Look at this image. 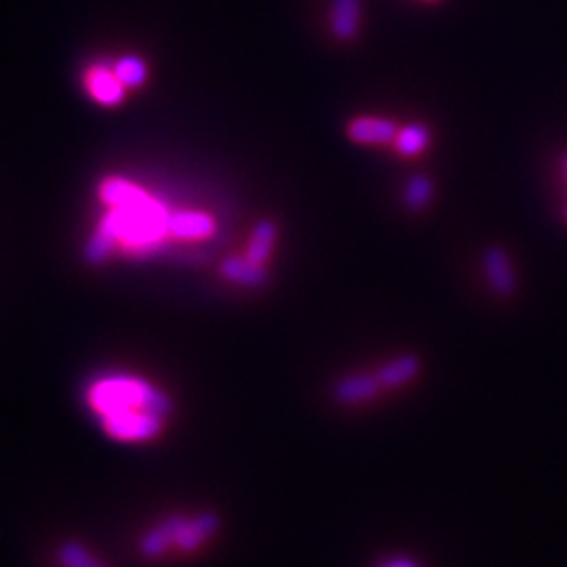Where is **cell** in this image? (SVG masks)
<instances>
[{"label": "cell", "instance_id": "6da1fadb", "mask_svg": "<svg viewBox=\"0 0 567 567\" xmlns=\"http://www.w3.org/2000/svg\"><path fill=\"white\" fill-rule=\"evenodd\" d=\"M87 404L99 418L124 412H147L166 418L173 408L171 399L162 389L131 374L97 378L87 391Z\"/></svg>", "mask_w": 567, "mask_h": 567}, {"label": "cell", "instance_id": "7a4b0ae2", "mask_svg": "<svg viewBox=\"0 0 567 567\" xmlns=\"http://www.w3.org/2000/svg\"><path fill=\"white\" fill-rule=\"evenodd\" d=\"M103 431L118 441L154 439L164 425V418L147 412H124L99 418Z\"/></svg>", "mask_w": 567, "mask_h": 567}, {"label": "cell", "instance_id": "3957f363", "mask_svg": "<svg viewBox=\"0 0 567 567\" xmlns=\"http://www.w3.org/2000/svg\"><path fill=\"white\" fill-rule=\"evenodd\" d=\"M84 87H87L89 95L105 105V108H114V105L124 101L126 89L122 87V82L116 78L114 70L110 66H91L84 74Z\"/></svg>", "mask_w": 567, "mask_h": 567}, {"label": "cell", "instance_id": "277c9868", "mask_svg": "<svg viewBox=\"0 0 567 567\" xmlns=\"http://www.w3.org/2000/svg\"><path fill=\"white\" fill-rule=\"evenodd\" d=\"M483 269H486V278L492 290L500 294V297H511L517 290L515 269L511 265L509 255L502 248L492 246L483 252Z\"/></svg>", "mask_w": 567, "mask_h": 567}, {"label": "cell", "instance_id": "5b68a950", "mask_svg": "<svg viewBox=\"0 0 567 567\" xmlns=\"http://www.w3.org/2000/svg\"><path fill=\"white\" fill-rule=\"evenodd\" d=\"M99 198L105 206H126V208H137V206H150L154 202L152 196H147L141 187L133 185L131 181L120 179V177H108L103 179L99 185Z\"/></svg>", "mask_w": 567, "mask_h": 567}, {"label": "cell", "instance_id": "8992f818", "mask_svg": "<svg viewBox=\"0 0 567 567\" xmlns=\"http://www.w3.org/2000/svg\"><path fill=\"white\" fill-rule=\"evenodd\" d=\"M381 389L383 385L376 378V374H355V376H347L343 378V381L336 383L332 393L339 404L353 406V404L370 402L372 397L381 393Z\"/></svg>", "mask_w": 567, "mask_h": 567}, {"label": "cell", "instance_id": "52a82bcc", "mask_svg": "<svg viewBox=\"0 0 567 567\" xmlns=\"http://www.w3.org/2000/svg\"><path fill=\"white\" fill-rule=\"evenodd\" d=\"M347 135L355 143L378 145L395 141L397 126L387 118H355L347 126Z\"/></svg>", "mask_w": 567, "mask_h": 567}, {"label": "cell", "instance_id": "ba28073f", "mask_svg": "<svg viewBox=\"0 0 567 567\" xmlns=\"http://www.w3.org/2000/svg\"><path fill=\"white\" fill-rule=\"evenodd\" d=\"M168 234L181 240H200L215 234V219L204 213H177L168 217Z\"/></svg>", "mask_w": 567, "mask_h": 567}, {"label": "cell", "instance_id": "9c48e42d", "mask_svg": "<svg viewBox=\"0 0 567 567\" xmlns=\"http://www.w3.org/2000/svg\"><path fill=\"white\" fill-rule=\"evenodd\" d=\"M219 528V517L215 513H200L194 519H185L175 536V546L179 551H194L196 546L215 534Z\"/></svg>", "mask_w": 567, "mask_h": 567}, {"label": "cell", "instance_id": "30bf717a", "mask_svg": "<svg viewBox=\"0 0 567 567\" xmlns=\"http://www.w3.org/2000/svg\"><path fill=\"white\" fill-rule=\"evenodd\" d=\"M360 0H332L330 28L336 38L351 40L360 30Z\"/></svg>", "mask_w": 567, "mask_h": 567}, {"label": "cell", "instance_id": "8fae6325", "mask_svg": "<svg viewBox=\"0 0 567 567\" xmlns=\"http://www.w3.org/2000/svg\"><path fill=\"white\" fill-rule=\"evenodd\" d=\"M183 521H185L183 517L175 515V517H168L162 523H158L154 530H150L141 538V553L145 557H158L166 553L168 546L175 544V536Z\"/></svg>", "mask_w": 567, "mask_h": 567}, {"label": "cell", "instance_id": "7c38bea8", "mask_svg": "<svg viewBox=\"0 0 567 567\" xmlns=\"http://www.w3.org/2000/svg\"><path fill=\"white\" fill-rule=\"evenodd\" d=\"M418 370H420L418 357L414 353H406V355L395 357L393 362L385 364L381 370L376 372V378L381 381L383 387L395 389V387H402L410 383L412 378L418 374Z\"/></svg>", "mask_w": 567, "mask_h": 567}, {"label": "cell", "instance_id": "4fadbf2b", "mask_svg": "<svg viewBox=\"0 0 567 567\" xmlns=\"http://www.w3.org/2000/svg\"><path fill=\"white\" fill-rule=\"evenodd\" d=\"M221 273L231 282L252 286V288L263 286L267 282V273L263 265L250 263L246 257H227L221 263Z\"/></svg>", "mask_w": 567, "mask_h": 567}, {"label": "cell", "instance_id": "5bb4252c", "mask_svg": "<svg viewBox=\"0 0 567 567\" xmlns=\"http://www.w3.org/2000/svg\"><path fill=\"white\" fill-rule=\"evenodd\" d=\"M276 236H278V229L276 225H273V221L269 219L259 221L255 229H252V236H250L244 257L255 265H265V261L271 255L273 244H276Z\"/></svg>", "mask_w": 567, "mask_h": 567}, {"label": "cell", "instance_id": "9a60e30c", "mask_svg": "<svg viewBox=\"0 0 567 567\" xmlns=\"http://www.w3.org/2000/svg\"><path fill=\"white\" fill-rule=\"evenodd\" d=\"M429 139H431V133L427 126L423 124H418V122H412L408 126H404L402 131H397L395 135V150L399 154H404V156H416L425 150V147L429 145Z\"/></svg>", "mask_w": 567, "mask_h": 567}, {"label": "cell", "instance_id": "2e32d148", "mask_svg": "<svg viewBox=\"0 0 567 567\" xmlns=\"http://www.w3.org/2000/svg\"><path fill=\"white\" fill-rule=\"evenodd\" d=\"M116 78L122 82L124 89H139L147 80L145 61L137 55H124L112 66Z\"/></svg>", "mask_w": 567, "mask_h": 567}, {"label": "cell", "instance_id": "e0dca14e", "mask_svg": "<svg viewBox=\"0 0 567 567\" xmlns=\"http://www.w3.org/2000/svg\"><path fill=\"white\" fill-rule=\"evenodd\" d=\"M57 557H59L61 567H105L87 549H84L80 542H74V540L61 544Z\"/></svg>", "mask_w": 567, "mask_h": 567}, {"label": "cell", "instance_id": "ac0fdd59", "mask_svg": "<svg viewBox=\"0 0 567 567\" xmlns=\"http://www.w3.org/2000/svg\"><path fill=\"white\" fill-rule=\"evenodd\" d=\"M433 196V183L425 175H416L406 185V204L414 210L425 208Z\"/></svg>", "mask_w": 567, "mask_h": 567}, {"label": "cell", "instance_id": "d6986e66", "mask_svg": "<svg viewBox=\"0 0 567 567\" xmlns=\"http://www.w3.org/2000/svg\"><path fill=\"white\" fill-rule=\"evenodd\" d=\"M563 177H565V181H567V154L563 156Z\"/></svg>", "mask_w": 567, "mask_h": 567}, {"label": "cell", "instance_id": "ffe728a7", "mask_svg": "<svg viewBox=\"0 0 567 567\" xmlns=\"http://www.w3.org/2000/svg\"><path fill=\"white\" fill-rule=\"evenodd\" d=\"M391 567H414V565H410V563H406V561H399V563H393Z\"/></svg>", "mask_w": 567, "mask_h": 567}, {"label": "cell", "instance_id": "44dd1931", "mask_svg": "<svg viewBox=\"0 0 567 567\" xmlns=\"http://www.w3.org/2000/svg\"><path fill=\"white\" fill-rule=\"evenodd\" d=\"M565 221H567V208H565Z\"/></svg>", "mask_w": 567, "mask_h": 567}]
</instances>
